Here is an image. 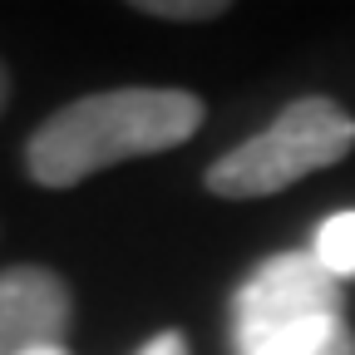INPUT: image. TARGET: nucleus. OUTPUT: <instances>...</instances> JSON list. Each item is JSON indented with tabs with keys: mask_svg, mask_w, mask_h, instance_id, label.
<instances>
[{
	"mask_svg": "<svg viewBox=\"0 0 355 355\" xmlns=\"http://www.w3.org/2000/svg\"><path fill=\"white\" fill-rule=\"evenodd\" d=\"M202 123V99L188 89H104L84 94L50 114L25 148L30 178L44 188H74L89 173L114 168L123 158L168 153L183 139H193Z\"/></svg>",
	"mask_w": 355,
	"mask_h": 355,
	"instance_id": "1",
	"label": "nucleus"
},
{
	"mask_svg": "<svg viewBox=\"0 0 355 355\" xmlns=\"http://www.w3.org/2000/svg\"><path fill=\"white\" fill-rule=\"evenodd\" d=\"M355 148V119L326 99L311 94L286 104L272 128H261L257 139L237 144L232 153H222L207 168V193L217 198H272L291 183H301L306 173H321L340 163Z\"/></svg>",
	"mask_w": 355,
	"mask_h": 355,
	"instance_id": "2",
	"label": "nucleus"
},
{
	"mask_svg": "<svg viewBox=\"0 0 355 355\" xmlns=\"http://www.w3.org/2000/svg\"><path fill=\"white\" fill-rule=\"evenodd\" d=\"M326 316H345L340 282L311 252H282L272 261H261L237 286V296H232V350L252 355L272 336L326 321Z\"/></svg>",
	"mask_w": 355,
	"mask_h": 355,
	"instance_id": "3",
	"label": "nucleus"
},
{
	"mask_svg": "<svg viewBox=\"0 0 355 355\" xmlns=\"http://www.w3.org/2000/svg\"><path fill=\"white\" fill-rule=\"evenodd\" d=\"M69 316V286L50 266H6L0 272V355H40L64 345Z\"/></svg>",
	"mask_w": 355,
	"mask_h": 355,
	"instance_id": "4",
	"label": "nucleus"
},
{
	"mask_svg": "<svg viewBox=\"0 0 355 355\" xmlns=\"http://www.w3.org/2000/svg\"><path fill=\"white\" fill-rule=\"evenodd\" d=\"M252 355H355V336H350L345 316H326V321H311V326L272 336Z\"/></svg>",
	"mask_w": 355,
	"mask_h": 355,
	"instance_id": "5",
	"label": "nucleus"
},
{
	"mask_svg": "<svg viewBox=\"0 0 355 355\" xmlns=\"http://www.w3.org/2000/svg\"><path fill=\"white\" fill-rule=\"evenodd\" d=\"M311 257H316L336 282L355 277V207L350 212H331L321 227H316V242H311Z\"/></svg>",
	"mask_w": 355,
	"mask_h": 355,
	"instance_id": "6",
	"label": "nucleus"
},
{
	"mask_svg": "<svg viewBox=\"0 0 355 355\" xmlns=\"http://www.w3.org/2000/svg\"><path fill=\"white\" fill-rule=\"evenodd\" d=\"M133 10H144L153 20H217L227 10V0H139Z\"/></svg>",
	"mask_w": 355,
	"mask_h": 355,
	"instance_id": "7",
	"label": "nucleus"
},
{
	"mask_svg": "<svg viewBox=\"0 0 355 355\" xmlns=\"http://www.w3.org/2000/svg\"><path fill=\"white\" fill-rule=\"evenodd\" d=\"M139 355H188V340L178 336V331H163V336H153Z\"/></svg>",
	"mask_w": 355,
	"mask_h": 355,
	"instance_id": "8",
	"label": "nucleus"
},
{
	"mask_svg": "<svg viewBox=\"0 0 355 355\" xmlns=\"http://www.w3.org/2000/svg\"><path fill=\"white\" fill-rule=\"evenodd\" d=\"M6 99H10V74H6V64H0V109H6Z\"/></svg>",
	"mask_w": 355,
	"mask_h": 355,
	"instance_id": "9",
	"label": "nucleus"
},
{
	"mask_svg": "<svg viewBox=\"0 0 355 355\" xmlns=\"http://www.w3.org/2000/svg\"><path fill=\"white\" fill-rule=\"evenodd\" d=\"M40 355H69V350H64V345H55V350H40Z\"/></svg>",
	"mask_w": 355,
	"mask_h": 355,
	"instance_id": "10",
	"label": "nucleus"
}]
</instances>
